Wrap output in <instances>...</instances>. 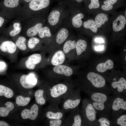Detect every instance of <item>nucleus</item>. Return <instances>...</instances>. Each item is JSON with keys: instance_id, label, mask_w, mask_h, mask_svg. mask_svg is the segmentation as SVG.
Here are the masks:
<instances>
[{"instance_id": "1", "label": "nucleus", "mask_w": 126, "mask_h": 126, "mask_svg": "<svg viewBox=\"0 0 126 126\" xmlns=\"http://www.w3.org/2000/svg\"><path fill=\"white\" fill-rule=\"evenodd\" d=\"M74 84L75 87L79 88L86 94L90 92H100L108 95L112 94L105 78L94 72L88 73L84 79H82L79 83Z\"/></svg>"}, {"instance_id": "2", "label": "nucleus", "mask_w": 126, "mask_h": 126, "mask_svg": "<svg viewBox=\"0 0 126 126\" xmlns=\"http://www.w3.org/2000/svg\"><path fill=\"white\" fill-rule=\"evenodd\" d=\"M75 87L74 84L67 82L48 86L45 89L47 100L50 105L58 106Z\"/></svg>"}, {"instance_id": "3", "label": "nucleus", "mask_w": 126, "mask_h": 126, "mask_svg": "<svg viewBox=\"0 0 126 126\" xmlns=\"http://www.w3.org/2000/svg\"><path fill=\"white\" fill-rule=\"evenodd\" d=\"M86 94L99 117L105 116L110 118L112 96L100 92H90Z\"/></svg>"}, {"instance_id": "4", "label": "nucleus", "mask_w": 126, "mask_h": 126, "mask_svg": "<svg viewBox=\"0 0 126 126\" xmlns=\"http://www.w3.org/2000/svg\"><path fill=\"white\" fill-rule=\"evenodd\" d=\"M80 110L84 126H98L97 112L88 99L83 100Z\"/></svg>"}, {"instance_id": "5", "label": "nucleus", "mask_w": 126, "mask_h": 126, "mask_svg": "<svg viewBox=\"0 0 126 126\" xmlns=\"http://www.w3.org/2000/svg\"><path fill=\"white\" fill-rule=\"evenodd\" d=\"M74 88L62 103V109L65 112H69L79 107L81 101V90Z\"/></svg>"}, {"instance_id": "6", "label": "nucleus", "mask_w": 126, "mask_h": 126, "mask_svg": "<svg viewBox=\"0 0 126 126\" xmlns=\"http://www.w3.org/2000/svg\"><path fill=\"white\" fill-rule=\"evenodd\" d=\"M111 94L112 100L110 114L111 119L126 112V97L116 92Z\"/></svg>"}, {"instance_id": "7", "label": "nucleus", "mask_w": 126, "mask_h": 126, "mask_svg": "<svg viewBox=\"0 0 126 126\" xmlns=\"http://www.w3.org/2000/svg\"><path fill=\"white\" fill-rule=\"evenodd\" d=\"M69 112V115L64 120L63 126H84L83 119L79 107Z\"/></svg>"}, {"instance_id": "8", "label": "nucleus", "mask_w": 126, "mask_h": 126, "mask_svg": "<svg viewBox=\"0 0 126 126\" xmlns=\"http://www.w3.org/2000/svg\"><path fill=\"white\" fill-rule=\"evenodd\" d=\"M109 86L112 93L114 92L119 93L126 97V80L123 76L113 77Z\"/></svg>"}, {"instance_id": "9", "label": "nucleus", "mask_w": 126, "mask_h": 126, "mask_svg": "<svg viewBox=\"0 0 126 126\" xmlns=\"http://www.w3.org/2000/svg\"><path fill=\"white\" fill-rule=\"evenodd\" d=\"M65 112L58 106L50 105L47 107L45 113L47 119H59L65 118Z\"/></svg>"}, {"instance_id": "10", "label": "nucleus", "mask_w": 126, "mask_h": 126, "mask_svg": "<svg viewBox=\"0 0 126 126\" xmlns=\"http://www.w3.org/2000/svg\"><path fill=\"white\" fill-rule=\"evenodd\" d=\"M20 82L23 88L29 89L32 88L35 86L37 80L33 74H31L28 75H22L20 78Z\"/></svg>"}, {"instance_id": "11", "label": "nucleus", "mask_w": 126, "mask_h": 126, "mask_svg": "<svg viewBox=\"0 0 126 126\" xmlns=\"http://www.w3.org/2000/svg\"><path fill=\"white\" fill-rule=\"evenodd\" d=\"M39 108L36 104L33 105L30 109H25L21 112V115L24 119H29L32 120H35L38 117L39 114Z\"/></svg>"}, {"instance_id": "12", "label": "nucleus", "mask_w": 126, "mask_h": 126, "mask_svg": "<svg viewBox=\"0 0 126 126\" xmlns=\"http://www.w3.org/2000/svg\"><path fill=\"white\" fill-rule=\"evenodd\" d=\"M54 72L59 77H69L73 74V71L70 67L67 66L60 65L55 66L53 69Z\"/></svg>"}, {"instance_id": "13", "label": "nucleus", "mask_w": 126, "mask_h": 126, "mask_svg": "<svg viewBox=\"0 0 126 126\" xmlns=\"http://www.w3.org/2000/svg\"><path fill=\"white\" fill-rule=\"evenodd\" d=\"M42 57L39 54L35 53L30 55L25 62L26 67L28 69H34L36 65L39 63L41 61Z\"/></svg>"}, {"instance_id": "14", "label": "nucleus", "mask_w": 126, "mask_h": 126, "mask_svg": "<svg viewBox=\"0 0 126 126\" xmlns=\"http://www.w3.org/2000/svg\"><path fill=\"white\" fill-rule=\"evenodd\" d=\"M50 3V0H32L29 3V7L32 10L37 11L47 7Z\"/></svg>"}, {"instance_id": "15", "label": "nucleus", "mask_w": 126, "mask_h": 126, "mask_svg": "<svg viewBox=\"0 0 126 126\" xmlns=\"http://www.w3.org/2000/svg\"><path fill=\"white\" fill-rule=\"evenodd\" d=\"M126 24V19L123 15L119 16L113 22L112 28L113 31L115 32H119L124 28Z\"/></svg>"}, {"instance_id": "16", "label": "nucleus", "mask_w": 126, "mask_h": 126, "mask_svg": "<svg viewBox=\"0 0 126 126\" xmlns=\"http://www.w3.org/2000/svg\"><path fill=\"white\" fill-rule=\"evenodd\" d=\"M17 48L15 44L13 42L9 41L3 42L0 45V49L2 51L10 54L14 53Z\"/></svg>"}, {"instance_id": "17", "label": "nucleus", "mask_w": 126, "mask_h": 126, "mask_svg": "<svg viewBox=\"0 0 126 126\" xmlns=\"http://www.w3.org/2000/svg\"><path fill=\"white\" fill-rule=\"evenodd\" d=\"M122 0H103L100 2V6L102 10L105 11L111 10L114 7L120 4Z\"/></svg>"}, {"instance_id": "18", "label": "nucleus", "mask_w": 126, "mask_h": 126, "mask_svg": "<svg viewBox=\"0 0 126 126\" xmlns=\"http://www.w3.org/2000/svg\"><path fill=\"white\" fill-rule=\"evenodd\" d=\"M65 56L63 52L61 50L56 52L52 56L51 62L55 66L63 64L65 60Z\"/></svg>"}, {"instance_id": "19", "label": "nucleus", "mask_w": 126, "mask_h": 126, "mask_svg": "<svg viewBox=\"0 0 126 126\" xmlns=\"http://www.w3.org/2000/svg\"><path fill=\"white\" fill-rule=\"evenodd\" d=\"M45 90L43 89H38L37 90L34 94V97L35 102L38 105H44L47 101L46 98L44 96L46 95Z\"/></svg>"}, {"instance_id": "20", "label": "nucleus", "mask_w": 126, "mask_h": 126, "mask_svg": "<svg viewBox=\"0 0 126 126\" xmlns=\"http://www.w3.org/2000/svg\"><path fill=\"white\" fill-rule=\"evenodd\" d=\"M114 65V63L110 59H108L105 62L98 64L96 66V69L98 72L104 73L108 70L112 69Z\"/></svg>"}, {"instance_id": "21", "label": "nucleus", "mask_w": 126, "mask_h": 126, "mask_svg": "<svg viewBox=\"0 0 126 126\" xmlns=\"http://www.w3.org/2000/svg\"><path fill=\"white\" fill-rule=\"evenodd\" d=\"M69 32L67 29L62 28L58 32L56 37V43L59 44H62L67 39L69 35Z\"/></svg>"}, {"instance_id": "22", "label": "nucleus", "mask_w": 126, "mask_h": 126, "mask_svg": "<svg viewBox=\"0 0 126 126\" xmlns=\"http://www.w3.org/2000/svg\"><path fill=\"white\" fill-rule=\"evenodd\" d=\"M60 16V12L57 10H54L50 13L48 19L49 23L52 26L56 25L59 21Z\"/></svg>"}, {"instance_id": "23", "label": "nucleus", "mask_w": 126, "mask_h": 126, "mask_svg": "<svg viewBox=\"0 0 126 126\" xmlns=\"http://www.w3.org/2000/svg\"><path fill=\"white\" fill-rule=\"evenodd\" d=\"M111 119L112 121V126H126V113L121 114Z\"/></svg>"}, {"instance_id": "24", "label": "nucleus", "mask_w": 126, "mask_h": 126, "mask_svg": "<svg viewBox=\"0 0 126 126\" xmlns=\"http://www.w3.org/2000/svg\"><path fill=\"white\" fill-rule=\"evenodd\" d=\"M5 107H0V116L2 117L7 116L10 112L14 108V105L11 102L8 101L5 104Z\"/></svg>"}, {"instance_id": "25", "label": "nucleus", "mask_w": 126, "mask_h": 126, "mask_svg": "<svg viewBox=\"0 0 126 126\" xmlns=\"http://www.w3.org/2000/svg\"><path fill=\"white\" fill-rule=\"evenodd\" d=\"M108 20L107 15L104 13L98 14L95 18L94 21L98 28L101 27Z\"/></svg>"}, {"instance_id": "26", "label": "nucleus", "mask_w": 126, "mask_h": 126, "mask_svg": "<svg viewBox=\"0 0 126 126\" xmlns=\"http://www.w3.org/2000/svg\"><path fill=\"white\" fill-rule=\"evenodd\" d=\"M87 47V44L85 40L82 39L79 40L76 42L75 48L77 54L80 55L85 51Z\"/></svg>"}, {"instance_id": "27", "label": "nucleus", "mask_w": 126, "mask_h": 126, "mask_svg": "<svg viewBox=\"0 0 126 126\" xmlns=\"http://www.w3.org/2000/svg\"><path fill=\"white\" fill-rule=\"evenodd\" d=\"M84 17V14L81 13H78L74 16L72 20V24L73 26L77 28L80 27L83 24L82 19Z\"/></svg>"}, {"instance_id": "28", "label": "nucleus", "mask_w": 126, "mask_h": 126, "mask_svg": "<svg viewBox=\"0 0 126 126\" xmlns=\"http://www.w3.org/2000/svg\"><path fill=\"white\" fill-rule=\"evenodd\" d=\"M14 94V92L11 89L0 85V96H4L7 98H10L13 96Z\"/></svg>"}, {"instance_id": "29", "label": "nucleus", "mask_w": 126, "mask_h": 126, "mask_svg": "<svg viewBox=\"0 0 126 126\" xmlns=\"http://www.w3.org/2000/svg\"><path fill=\"white\" fill-rule=\"evenodd\" d=\"M83 26L84 28L90 29L94 33H96L98 32V28L93 20L89 19L84 21L83 23Z\"/></svg>"}, {"instance_id": "30", "label": "nucleus", "mask_w": 126, "mask_h": 126, "mask_svg": "<svg viewBox=\"0 0 126 126\" xmlns=\"http://www.w3.org/2000/svg\"><path fill=\"white\" fill-rule=\"evenodd\" d=\"M42 26V24L38 23L34 26L29 28L27 32V35L29 37H32L35 36L38 33Z\"/></svg>"}, {"instance_id": "31", "label": "nucleus", "mask_w": 126, "mask_h": 126, "mask_svg": "<svg viewBox=\"0 0 126 126\" xmlns=\"http://www.w3.org/2000/svg\"><path fill=\"white\" fill-rule=\"evenodd\" d=\"M76 43L75 40H69L66 41L63 47V52L64 53L67 54L71 50L75 49Z\"/></svg>"}, {"instance_id": "32", "label": "nucleus", "mask_w": 126, "mask_h": 126, "mask_svg": "<svg viewBox=\"0 0 126 126\" xmlns=\"http://www.w3.org/2000/svg\"><path fill=\"white\" fill-rule=\"evenodd\" d=\"M31 100L29 97H24L22 96L18 95L16 98V103L18 106H24L27 105Z\"/></svg>"}, {"instance_id": "33", "label": "nucleus", "mask_w": 126, "mask_h": 126, "mask_svg": "<svg viewBox=\"0 0 126 126\" xmlns=\"http://www.w3.org/2000/svg\"><path fill=\"white\" fill-rule=\"evenodd\" d=\"M98 126H112V122L110 118L105 116L99 117L97 119Z\"/></svg>"}, {"instance_id": "34", "label": "nucleus", "mask_w": 126, "mask_h": 126, "mask_svg": "<svg viewBox=\"0 0 126 126\" xmlns=\"http://www.w3.org/2000/svg\"><path fill=\"white\" fill-rule=\"evenodd\" d=\"M26 38L23 36L19 37L15 42L17 47L22 50H25L27 48L25 42Z\"/></svg>"}, {"instance_id": "35", "label": "nucleus", "mask_w": 126, "mask_h": 126, "mask_svg": "<svg viewBox=\"0 0 126 126\" xmlns=\"http://www.w3.org/2000/svg\"><path fill=\"white\" fill-rule=\"evenodd\" d=\"M89 9L91 10L98 9L100 7L99 0H85Z\"/></svg>"}, {"instance_id": "36", "label": "nucleus", "mask_w": 126, "mask_h": 126, "mask_svg": "<svg viewBox=\"0 0 126 126\" xmlns=\"http://www.w3.org/2000/svg\"><path fill=\"white\" fill-rule=\"evenodd\" d=\"M38 35L41 38L45 37H50L51 36V34L49 28L47 27H42L39 31Z\"/></svg>"}, {"instance_id": "37", "label": "nucleus", "mask_w": 126, "mask_h": 126, "mask_svg": "<svg viewBox=\"0 0 126 126\" xmlns=\"http://www.w3.org/2000/svg\"><path fill=\"white\" fill-rule=\"evenodd\" d=\"M65 118L59 119H47V125L49 126H63Z\"/></svg>"}, {"instance_id": "38", "label": "nucleus", "mask_w": 126, "mask_h": 126, "mask_svg": "<svg viewBox=\"0 0 126 126\" xmlns=\"http://www.w3.org/2000/svg\"><path fill=\"white\" fill-rule=\"evenodd\" d=\"M14 29L10 32V35L11 36H14L19 34L21 30L20 24L18 22L14 23L13 24Z\"/></svg>"}, {"instance_id": "39", "label": "nucleus", "mask_w": 126, "mask_h": 126, "mask_svg": "<svg viewBox=\"0 0 126 126\" xmlns=\"http://www.w3.org/2000/svg\"><path fill=\"white\" fill-rule=\"evenodd\" d=\"M19 1V0H4V4L7 7L14 8L18 6Z\"/></svg>"}, {"instance_id": "40", "label": "nucleus", "mask_w": 126, "mask_h": 126, "mask_svg": "<svg viewBox=\"0 0 126 126\" xmlns=\"http://www.w3.org/2000/svg\"><path fill=\"white\" fill-rule=\"evenodd\" d=\"M39 40L37 38L32 37L30 38L28 43V48L31 49H34L37 44L39 43Z\"/></svg>"}, {"instance_id": "41", "label": "nucleus", "mask_w": 126, "mask_h": 126, "mask_svg": "<svg viewBox=\"0 0 126 126\" xmlns=\"http://www.w3.org/2000/svg\"><path fill=\"white\" fill-rule=\"evenodd\" d=\"M104 48V46H99L95 47V50L98 51H101Z\"/></svg>"}, {"instance_id": "42", "label": "nucleus", "mask_w": 126, "mask_h": 126, "mask_svg": "<svg viewBox=\"0 0 126 126\" xmlns=\"http://www.w3.org/2000/svg\"><path fill=\"white\" fill-rule=\"evenodd\" d=\"M95 41L96 42L100 43H104V40L101 38H96L95 39Z\"/></svg>"}, {"instance_id": "43", "label": "nucleus", "mask_w": 126, "mask_h": 126, "mask_svg": "<svg viewBox=\"0 0 126 126\" xmlns=\"http://www.w3.org/2000/svg\"><path fill=\"white\" fill-rule=\"evenodd\" d=\"M9 124L4 121H0V126H9Z\"/></svg>"}, {"instance_id": "44", "label": "nucleus", "mask_w": 126, "mask_h": 126, "mask_svg": "<svg viewBox=\"0 0 126 126\" xmlns=\"http://www.w3.org/2000/svg\"><path fill=\"white\" fill-rule=\"evenodd\" d=\"M4 22V18L0 16V28L3 26Z\"/></svg>"}, {"instance_id": "45", "label": "nucleus", "mask_w": 126, "mask_h": 126, "mask_svg": "<svg viewBox=\"0 0 126 126\" xmlns=\"http://www.w3.org/2000/svg\"><path fill=\"white\" fill-rule=\"evenodd\" d=\"M76 2L78 3H81L83 0H73Z\"/></svg>"}, {"instance_id": "46", "label": "nucleus", "mask_w": 126, "mask_h": 126, "mask_svg": "<svg viewBox=\"0 0 126 126\" xmlns=\"http://www.w3.org/2000/svg\"><path fill=\"white\" fill-rule=\"evenodd\" d=\"M24 0L25 2H29L31 1L32 0Z\"/></svg>"}]
</instances>
